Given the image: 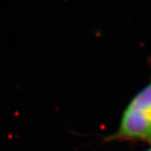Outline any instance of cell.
Wrapping results in <instances>:
<instances>
[{"instance_id": "1", "label": "cell", "mask_w": 151, "mask_h": 151, "mask_svg": "<svg viewBox=\"0 0 151 151\" xmlns=\"http://www.w3.org/2000/svg\"><path fill=\"white\" fill-rule=\"evenodd\" d=\"M112 141H143L151 144V80L129 101L119 129L105 138Z\"/></svg>"}, {"instance_id": "2", "label": "cell", "mask_w": 151, "mask_h": 151, "mask_svg": "<svg viewBox=\"0 0 151 151\" xmlns=\"http://www.w3.org/2000/svg\"><path fill=\"white\" fill-rule=\"evenodd\" d=\"M145 151H151V144H150V148H148V150H146Z\"/></svg>"}]
</instances>
